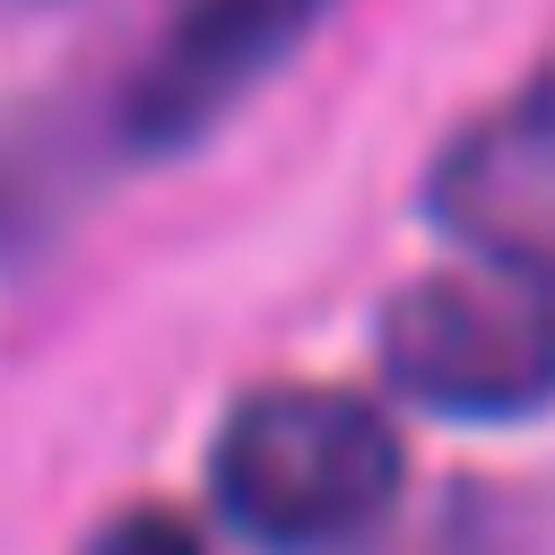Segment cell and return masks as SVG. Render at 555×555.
I'll return each mask as SVG.
<instances>
[{
	"label": "cell",
	"mask_w": 555,
	"mask_h": 555,
	"mask_svg": "<svg viewBox=\"0 0 555 555\" xmlns=\"http://www.w3.org/2000/svg\"><path fill=\"white\" fill-rule=\"evenodd\" d=\"M425 217L468 251L555 286V87L486 104L425 182Z\"/></svg>",
	"instance_id": "obj_4"
},
{
	"label": "cell",
	"mask_w": 555,
	"mask_h": 555,
	"mask_svg": "<svg viewBox=\"0 0 555 555\" xmlns=\"http://www.w3.org/2000/svg\"><path fill=\"white\" fill-rule=\"evenodd\" d=\"M338 0H182L156 35V52L121 87V139L139 156L199 147L269 69L295 61V43L330 17Z\"/></svg>",
	"instance_id": "obj_3"
},
{
	"label": "cell",
	"mask_w": 555,
	"mask_h": 555,
	"mask_svg": "<svg viewBox=\"0 0 555 555\" xmlns=\"http://www.w3.org/2000/svg\"><path fill=\"white\" fill-rule=\"evenodd\" d=\"M382 373L451 425H520L555 408V286L503 260H460L382 304Z\"/></svg>",
	"instance_id": "obj_2"
},
{
	"label": "cell",
	"mask_w": 555,
	"mask_h": 555,
	"mask_svg": "<svg viewBox=\"0 0 555 555\" xmlns=\"http://www.w3.org/2000/svg\"><path fill=\"white\" fill-rule=\"evenodd\" d=\"M87 555H199V538H191L173 512H121Z\"/></svg>",
	"instance_id": "obj_5"
},
{
	"label": "cell",
	"mask_w": 555,
	"mask_h": 555,
	"mask_svg": "<svg viewBox=\"0 0 555 555\" xmlns=\"http://www.w3.org/2000/svg\"><path fill=\"white\" fill-rule=\"evenodd\" d=\"M217 512L286 555L338 546L373 529L399 494V434L373 399L330 382H269L234 399L217 451H208Z\"/></svg>",
	"instance_id": "obj_1"
}]
</instances>
